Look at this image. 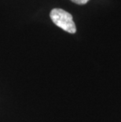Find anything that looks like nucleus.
I'll use <instances>...</instances> for the list:
<instances>
[{
    "instance_id": "f257e3e1",
    "label": "nucleus",
    "mask_w": 121,
    "mask_h": 122,
    "mask_svg": "<svg viewBox=\"0 0 121 122\" xmlns=\"http://www.w3.org/2000/svg\"><path fill=\"white\" fill-rule=\"evenodd\" d=\"M50 17L58 27L71 34L76 33V25L73 21V16L68 12L62 9L54 8L50 11Z\"/></svg>"
},
{
    "instance_id": "f03ea898",
    "label": "nucleus",
    "mask_w": 121,
    "mask_h": 122,
    "mask_svg": "<svg viewBox=\"0 0 121 122\" xmlns=\"http://www.w3.org/2000/svg\"><path fill=\"white\" fill-rule=\"evenodd\" d=\"M71 1L79 5H84V4H86L87 2H89V0H71Z\"/></svg>"
}]
</instances>
